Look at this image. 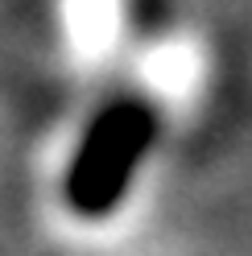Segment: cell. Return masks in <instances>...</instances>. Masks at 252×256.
<instances>
[{"instance_id":"cell-1","label":"cell","mask_w":252,"mask_h":256,"mask_svg":"<svg viewBox=\"0 0 252 256\" xmlns=\"http://www.w3.org/2000/svg\"><path fill=\"white\" fill-rule=\"evenodd\" d=\"M170 128L128 91H108L70 128L54 170V202L78 228H100L124 215L149 182L153 157Z\"/></svg>"},{"instance_id":"cell-2","label":"cell","mask_w":252,"mask_h":256,"mask_svg":"<svg viewBox=\"0 0 252 256\" xmlns=\"http://www.w3.org/2000/svg\"><path fill=\"white\" fill-rule=\"evenodd\" d=\"M62 8V46L78 70L116 78L124 58L136 46L128 0H58Z\"/></svg>"}]
</instances>
